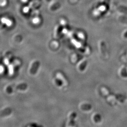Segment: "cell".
<instances>
[{"label": "cell", "mask_w": 127, "mask_h": 127, "mask_svg": "<svg viewBox=\"0 0 127 127\" xmlns=\"http://www.w3.org/2000/svg\"><path fill=\"white\" fill-rule=\"evenodd\" d=\"M39 65L40 63L38 61H35V62H34L31 66V68L30 69V73L32 74H35L37 72Z\"/></svg>", "instance_id": "obj_1"}, {"label": "cell", "mask_w": 127, "mask_h": 127, "mask_svg": "<svg viewBox=\"0 0 127 127\" xmlns=\"http://www.w3.org/2000/svg\"><path fill=\"white\" fill-rule=\"evenodd\" d=\"M77 116V114L75 112H73L70 115V122H69V126H73L74 124V119Z\"/></svg>", "instance_id": "obj_2"}, {"label": "cell", "mask_w": 127, "mask_h": 127, "mask_svg": "<svg viewBox=\"0 0 127 127\" xmlns=\"http://www.w3.org/2000/svg\"><path fill=\"white\" fill-rule=\"evenodd\" d=\"M11 112V109H9V108H7V109H4L3 110H2V111L1 112V113H0V116L2 117V116H7V115L10 114Z\"/></svg>", "instance_id": "obj_3"}, {"label": "cell", "mask_w": 127, "mask_h": 127, "mask_svg": "<svg viewBox=\"0 0 127 127\" xmlns=\"http://www.w3.org/2000/svg\"><path fill=\"white\" fill-rule=\"evenodd\" d=\"M27 85L25 83H23L22 84H19L17 86H16V89H20V90H24L27 89Z\"/></svg>", "instance_id": "obj_4"}, {"label": "cell", "mask_w": 127, "mask_h": 127, "mask_svg": "<svg viewBox=\"0 0 127 127\" xmlns=\"http://www.w3.org/2000/svg\"><path fill=\"white\" fill-rule=\"evenodd\" d=\"M58 76L59 77V78H60V79L62 80L63 81V83L65 84V85H67V80L65 79V78L64 77V76L62 74H61V73H58Z\"/></svg>", "instance_id": "obj_5"}, {"label": "cell", "mask_w": 127, "mask_h": 127, "mask_svg": "<svg viewBox=\"0 0 127 127\" xmlns=\"http://www.w3.org/2000/svg\"><path fill=\"white\" fill-rule=\"evenodd\" d=\"M86 62L84 61V62H83L82 64L79 66V69L81 70H83L85 68V67L86 66Z\"/></svg>", "instance_id": "obj_6"}]
</instances>
